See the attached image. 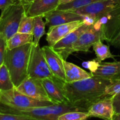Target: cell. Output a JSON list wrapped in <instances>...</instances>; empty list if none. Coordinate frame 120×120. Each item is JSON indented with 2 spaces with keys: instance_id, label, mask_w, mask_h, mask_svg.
I'll use <instances>...</instances> for the list:
<instances>
[{
  "instance_id": "1",
  "label": "cell",
  "mask_w": 120,
  "mask_h": 120,
  "mask_svg": "<svg viewBox=\"0 0 120 120\" xmlns=\"http://www.w3.org/2000/svg\"><path fill=\"white\" fill-rule=\"evenodd\" d=\"M56 79L68 101L80 111L84 112H87L94 103L107 97L105 88L111 82L94 75L90 78L73 83H67L57 78Z\"/></svg>"
},
{
  "instance_id": "2",
  "label": "cell",
  "mask_w": 120,
  "mask_h": 120,
  "mask_svg": "<svg viewBox=\"0 0 120 120\" xmlns=\"http://www.w3.org/2000/svg\"><path fill=\"white\" fill-rule=\"evenodd\" d=\"M33 43L6 49L4 63L8 68L15 87L28 77V69Z\"/></svg>"
},
{
  "instance_id": "3",
  "label": "cell",
  "mask_w": 120,
  "mask_h": 120,
  "mask_svg": "<svg viewBox=\"0 0 120 120\" xmlns=\"http://www.w3.org/2000/svg\"><path fill=\"white\" fill-rule=\"evenodd\" d=\"M71 111L80 110L69 103L25 109H9L0 105L1 112L25 116L35 120H58L59 117L62 114Z\"/></svg>"
},
{
  "instance_id": "4",
  "label": "cell",
  "mask_w": 120,
  "mask_h": 120,
  "mask_svg": "<svg viewBox=\"0 0 120 120\" xmlns=\"http://www.w3.org/2000/svg\"><path fill=\"white\" fill-rule=\"evenodd\" d=\"M54 104L52 101L39 100L27 96L15 88L6 91H0V105L13 109L49 106Z\"/></svg>"
},
{
  "instance_id": "5",
  "label": "cell",
  "mask_w": 120,
  "mask_h": 120,
  "mask_svg": "<svg viewBox=\"0 0 120 120\" xmlns=\"http://www.w3.org/2000/svg\"><path fill=\"white\" fill-rule=\"evenodd\" d=\"M25 13V8L18 0L1 11L0 15V34L8 41L18 30L21 18Z\"/></svg>"
},
{
  "instance_id": "6",
  "label": "cell",
  "mask_w": 120,
  "mask_h": 120,
  "mask_svg": "<svg viewBox=\"0 0 120 120\" xmlns=\"http://www.w3.org/2000/svg\"><path fill=\"white\" fill-rule=\"evenodd\" d=\"M28 77L41 80L55 77L49 69L43 50L39 45L37 46L32 45L28 69Z\"/></svg>"
},
{
  "instance_id": "7",
  "label": "cell",
  "mask_w": 120,
  "mask_h": 120,
  "mask_svg": "<svg viewBox=\"0 0 120 120\" xmlns=\"http://www.w3.org/2000/svg\"><path fill=\"white\" fill-rule=\"evenodd\" d=\"M15 89L21 93L39 100L51 101L45 91L42 80L28 77Z\"/></svg>"
},
{
  "instance_id": "8",
  "label": "cell",
  "mask_w": 120,
  "mask_h": 120,
  "mask_svg": "<svg viewBox=\"0 0 120 120\" xmlns=\"http://www.w3.org/2000/svg\"><path fill=\"white\" fill-rule=\"evenodd\" d=\"M89 26H90L83 25L57 42L52 48L64 60H66L69 56L74 52V45L80 35L87 30Z\"/></svg>"
},
{
  "instance_id": "9",
  "label": "cell",
  "mask_w": 120,
  "mask_h": 120,
  "mask_svg": "<svg viewBox=\"0 0 120 120\" xmlns=\"http://www.w3.org/2000/svg\"><path fill=\"white\" fill-rule=\"evenodd\" d=\"M99 41H104L103 29L96 30L93 26L89 27L78 39L73 47L74 52H88L90 48Z\"/></svg>"
},
{
  "instance_id": "10",
  "label": "cell",
  "mask_w": 120,
  "mask_h": 120,
  "mask_svg": "<svg viewBox=\"0 0 120 120\" xmlns=\"http://www.w3.org/2000/svg\"><path fill=\"white\" fill-rule=\"evenodd\" d=\"M83 25V21H77L49 28L46 38L48 45L53 47L57 42Z\"/></svg>"
},
{
  "instance_id": "11",
  "label": "cell",
  "mask_w": 120,
  "mask_h": 120,
  "mask_svg": "<svg viewBox=\"0 0 120 120\" xmlns=\"http://www.w3.org/2000/svg\"><path fill=\"white\" fill-rule=\"evenodd\" d=\"M42 49L47 63L53 76L56 78L65 82L63 59L49 45L45 46Z\"/></svg>"
},
{
  "instance_id": "12",
  "label": "cell",
  "mask_w": 120,
  "mask_h": 120,
  "mask_svg": "<svg viewBox=\"0 0 120 120\" xmlns=\"http://www.w3.org/2000/svg\"><path fill=\"white\" fill-rule=\"evenodd\" d=\"M88 116L104 120H111L114 116L112 97L107 96L90 106L87 111Z\"/></svg>"
},
{
  "instance_id": "13",
  "label": "cell",
  "mask_w": 120,
  "mask_h": 120,
  "mask_svg": "<svg viewBox=\"0 0 120 120\" xmlns=\"http://www.w3.org/2000/svg\"><path fill=\"white\" fill-rule=\"evenodd\" d=\"M61 4V0H37L29 5L25 7L26 15L36 17L42 16L56 10Z\"/></svg>"
},
{
  "instance_id": "14",
  "label": "cell",
  "mask_w": 120,
  "mask_h": 120,
  "mask_svg": "<svg viewBox=\"0 0 120 120\" xmlns=\"http://www.w3.org/2000/svg\"><path fill=\"white\" fill-rule=\"evenodd\" d=\"M117 4V0H101L79 9L73 10L79 15L94 14L97 18L111 12Z\"/></svg>"
},
{
  "instance_id": "15",
  "label": "cell",
  "mask_w": 120,
  "mask_h": 120,
  "mask_svg": "<svg viewBox=\"0 0 120 120\" xmlns=\"http://www.w3.org/2000/svg\"><path fill=\"white\" fill-rule=\"evenodd\" d=\"M44 18L45 19L46 25L50 28L69 22L82 21L83 16L71 11L56 9L45 15Z\"/></svg>"
},
{
  "instance_id": "16",
  "label": "cell",
  "mask_w": 120,
  "mask_h": 120,
  "mask_svg": "<svg viewBox=\"0 0 120 120\" xmlns=\"http://www.w3.org/2000/svg\"><path fill=\"white\" fill-rule=\"evenodd\" d=\"M109 14L111 19L106 25L102 27L105 41L109 43L120 30V0H117V4Z\"/></svg>"
},
{
  "instance_id": "17",
  "label": "cell",
  "mask_w": 120,
  "mask_h": 120,
  "mask_svg": "<svg viewBox=\"0 0 120 120\" xmlns=\"http://www.w3.org/2000/svg\"><path fill=\"white\" fill-rule=\"evenodd\" d=\"M42 83L48 97L54 104L69 103L63 90L56 81V77L54 79L46 78L42 79Z\"/></svg>"
},
{
  "instance_id": "18",
  "label": "cell",
  "mask_w": 120,
  "mask_h": 120,
  "mask_svg": "<svg viewBox=\"0 0 120 120\" xmlns=\"http://www.w3.org/2000/svg\"><path fill=\"white\" fill-rule=\"evenodd\" d=\"M93 74L110 82L120 79V62H101L98 70Z\"/></svg>"
},
{
  "instance_id": "19",
  "label": "cell",
  "mask_w": 120,
  "mask_h": 120,
  "mask_svg": "<svg viewBox=\"0 0 120 120\" xmlns=\"http://www.w3.org/2000/svg\"><path fill=\"white\" fill-rule=\"evenodd\" d=\"M64 68L65 73V82L73 83L90 78L93 76L91 72L89 73L77 66L76 64L64 60Z\"/></svg>"
},
{
  "instance_id": "20",
  "label": "cell",
  "mask_w": 120,
  "mask_h": 120,
  "mask_svg": "<svg viewBox=\"0 0 120 120\" xmlns=\"http://www.w3.org/2000/svg\"><path fill=\"white\" fill-rule=\"evenodd\" d=\"M33 34L16 32L7 41V49L9 50L22 46L28 43H33Z\"/></svg>"
},
{
  "instance_id": "21",
  "label": "cell",
  "mask_w": 120,
  "mask_h": 120,
  "mask_svg": "<svg viewBox=\"0 0 120 120\" xmlns=\"http://www.w3.org/2000/svg\"><path fill=\"white\" fill-rule=\"evenodd\" d=\"M93 48L96 55V60L99 62H102L106 59H113L115 60V56L110 51L109 46L104 44L102 41L96 42Z\"/></svg>"
},
{
  "instance_id": "22",
  "label": "cell",
  "mask_w": 120,
  "mask_h": 120,
  "mask_svg": "<svg viewBox=\"0 0 120 120\" xmlns=\"http://www.w3.org/2000/svg\"><path fill=\"white\" fill-rule=\"evenodd\" d=\"M15 88L7 66L4 63L0 67V91H6Z\"/></svg>"
},
{
  "instance_id": "23",
  "label": "cell",
  "mask_w": 120,
  "mask_h": 120,
  "mask_svg": "<svg viewBox=\"0 0 120 120\" xmlns=\"http://www.w3.org/2000/svg\"><path fill=\"white\" fill-rule=\"evenodd\" d=\"M42 16H36L34 20V25L33 28L34 41L33 45L37 46L39 45L41 38L45 34L46 23L43 21Z\"/></svg>"
},
{
  "instance_id": "24",
  "label": "cell",
  "mask_w": 120,
  "mask_h": 120,
  "mask_svg": "<svg viewBox=\"0 0 120 120\" xmlns=\"http://www.w3.org/2000/svg\"><path fill=\"white\" fill-rule=\"evenodd\" d=\"M35 17L29 16L25 13L21 18L18 32L27 34H33Z\"/></svg>"
},
{
  "instance_id": "25",
  "label": "cell",
  "mask_w": 120,
  "mask_h": 120,
  "mask_svg": "<svg viewBox=\"0 0 120 120\" xmlns=\"http://www.w3.org/2000/svg\"><path fill=\"white\" fill-rule=\"evenodd\" d=\"M101 0H75L69 3L65 4H60L57 9L64 11H73L85 7L89 4L96 2Z\"/></svg>"
},
{
  "instance_id": "26",
  "label": "cell",
  "mask_w": 120,
  "mask_h": 120,
  "mask_svg": "<svg viewBox=\"0 0 120 120\" xmlns=\"http://www.w3.org/2000/svg\"><path fill=\"white\" fill-rule=\"evenodd\" d=\"M89 118L87 112L71 111L62 114L59 117L58 120H87Z\"/></svg>"
},
{
  "instance_id": "27",
  "label": "cell",
  "mask_w": 120,
  "mask_h": 120,
  "mask_svg": "<svg viewBox=\"0 0 120 120\" xmlns=\"http://www.w3.org/2000/svg\"><path fill=\"white\" fill-rule=\"evenodd\" d=\"M120 93V79L110 82L105 88V93L107 96H112Z\"/></svg>"
},
{
  "instance_id": "28",
  "label": "cell",
  "mask_w": 120,
  "mask_h": 120,
  "mask_svg": "<svg viewBox=\"0 0 120 120\" xmlns=\"http://www.w3.org/2000/svg\"><path fill=\"white\" fill-rule=\"evenodd\" d=\"M0 120H35L25 116L0 111Z\"/></svg>"
},
{
  "instance_id": "29",
  "label": "cell",
  "mask_w": 120,
  "mask_h": 120,
  "mask_svg": "<svg viewBox=\"0 0 120 120\" xmlns=\"http://www.w3.org/2000/svg\"><path fill=\"white\" fill-rule=\"evenodd\" d=\"M100 65V62H99L96 59L84 62L82 63V66L83 68L89 69L91 73H94L96 72L99 68Z\"/></svg>"
},
{
  "instance_id": "30",
  "label": "cell",
  "mask_w": 120,
  "mask_h": 120,
  "mask_svg": "<svg viewBox=\"0 0 120 120\" xmlns=\"http://www.w3.org/2000/svg\"><path fill=\"white\" fill-rule=\"evenodd\" d=\"M7 49V41L0 34V67L4 61V56Z\"/></svg>"
},
{
  "instance_id": "31",
  "label": "cell",
  "mask_w": 120,
  "mask_h": 120,
  "mask_svg": "<svg viewBox=\"0 0 120 120\" xmlns=\"http://www.w3.org/2000/svg\"><path fill=\"white\" fill-rule=\"evenodd\" d=\"M82 16H83L82 21L86 25L93 26L97 21V16L94 14H85Z\"/></svg>"
},
{
  "instance_id": "32",
  "label": "cell",
  "mask_w": 120,
  "mask_h": 120,
  "mask_svg": "<svg viewBox=\"0 0 120 120\" xmlns=\"http://www.w3.org/2000/svg\"><path fill=\"white\" fill-rule=\"evenodd\" d=\"M114 115L120 114V93L112 97Z\"/></svg>"
},
{
  "instance_id": "33",
  "label": "cell",
  "mask_w": 120,
  "mask_h": 120,
  "mask_svg": "<svg viewBox=\"0 0 120 120\" xmlns=\"http://www.w3.org/2000/svg\"><path fill=\"white\" fill-rule=\"evenodd\" d=\"M17 0H0V10H4L6 8L9 7L15 4Z\"/></svg>"
},
{
  "instance_id": "34",
  "label": "cell",
  "mask_w": 120,
  "mask_h": 120,
  "mask_svg": "<svg viewBox=\"0 0 120 120\" xmlns=\"http://www.w3.org/2000/svg\"><path fill=\"white\" fill-rule=\"evenodd\" d=\"M109 44L116 48H120V30L116 36L109 42Z\"/></svg>"
},
{
  "instance_id": "35",
  "label": "cell",
  "mask_w": 120,
  "mask_h": 120,
  "mask_svg": "<svg viewBox=\"0 0 120 120\" xmlns=\"http://www.w3.org/2000/svg\"><path fill=\"white\" fill-rule=\"evenodd\" d=\"M36 1V0H18V1H19L21 4H22L25 7H26V6L32 4Z\"/></svg>"
},
{
  "instance_id": "36",
  "label": "cell",
  "mask_w": 120,
  "mask_h": 120,
  "mask_svg": "<svg viewBox=\"0 0 120 120\" xmlns=\"http://www.w3.org/2000/svg\"><path fill=\"white\" fill-rule=\"evenodd\" d=\"M75 1V0H61V4H65L69 3L70 2Z\"/></svg>"
},
{
  "instance_id": "37",
  "label": "cell",
  "mask_w": 120,
  "mask_h": 120,
  "mask_svg": "<svg viewBox=\"0 0 120 120\" xmlns=\"http://www.w3.org/2000/svg\"><path fill=\"white\" fill-rule=\"evenodd\" d=\"M111 120H120V114L118 115H114L113 118Z\"/></svg>"
},
{
  "instance_id": "38",
  "label": "cell",
  "mask_w": 120,
  "mask_h": 120,
  "mask_svg": "<svg viewBox=\"0 0 120 120\" xmlns=\"http://www.w3.org/2000/svg\"><path fill=\"white\" fill-rule=\"evenodd\" d=\"M36 1H37V0H36Z\"/></svg>"
}]
</instances>
